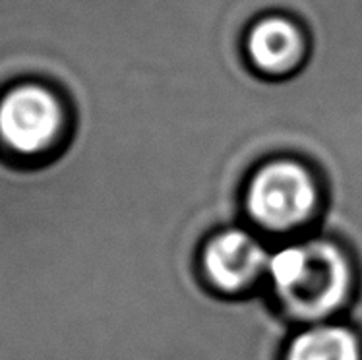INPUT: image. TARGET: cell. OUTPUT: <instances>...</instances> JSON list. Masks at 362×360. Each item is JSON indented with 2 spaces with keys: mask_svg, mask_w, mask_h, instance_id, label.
Returning a JSON list of instances; mask_svg holds the SVG:
<instances>
[{
  "mask_svg": "<svg viewBox=\"0 0 362 360\" xmlns=\"http://www.w3.org/2000/svg\"><path fill=\"white\" fill-rule=\"evenodd\" d=\"M283 360H362V335L345 320L298 325L285 345Z\"/></svg>",
  "mask_w": 362,
  "mask_h": 360,
  "instance_id": "cell-6",
  "label": "cell"
},
{
  "mask_svg": "<svg viewBox=\"0 0 362 360\" xmlns=\"http://www.w3.org/2000/svg\"><path fill=\"white\" fill-rule=\"evenodd\" d=\"M272 240L248 223H235L207 236L200 250V272L207 285L227 296L264 287Z\"/></svg>",
  "mask_w": 362,
  "mask_h": 360,
  "instance_id": "cell-3",
  "label": "cell"
},
{
  "mask_svg": "<svg viewBox=\"0 0 362 360\" xmlns=\"http://www.w3.org/2000/svg\"><path fill=\"white\" fill-rule=\"evenodd\" d=\"M243 221L269 240L320 231L325 186L314 167L295 155H275L252 170L240 194Z\"/></svg>",
  "mask_w": 362,
  "mask_h": 360,
  "instance_id": "cell-1",
  "label": "cell"
},
{
  "mask_svg": "<svg viewBox=\"0 0 362 360\" xmlns=\"http://www.w3.org/2000/svg\"><path fill=\"white\" fill-rule=\"evenodd\" d=\"M64 110L39 83L16 86L0 97V141L20 157L45 153L59 138Z\"/></svg>",
  "mask_w": 362,
  "mask_h": 360,
  "instance_id": "cell-4",
  "label": "cell"
},
{
  "mask_svg": "<svg viewBox=\"0 0 362 360\" xmlns=\"http://www.w3.org/2000/svg\"><path fill=\"white\" fill-rule=\"evenodd\" d=\"M246 59L258 72L283 76L300 66L306 51L304 31L285 12H266L246 28L243 35Z\"/></svg>",
  "mask_w": 362,
  "mask_h": 360,
  "instance_id": "cell-5",
  "label": "cell"
},
{
  "mask_svg": "<svg viewBox=\"0 0 362 360\" xmlns=\"http://www.w3.org/2000/svg\"><path fill=\"white\" fill-rule=\"evenodd\" d=\"M306 236L310 260L300 285L277 304L296 325L339 320L358 287L356 262L345 244L314 231Z\"/></svg>",
  "mask_w": 362,
  "mask_h": 360,
  "instance_id": "cell-2",
  "label": "cell"
}]
</instances>
